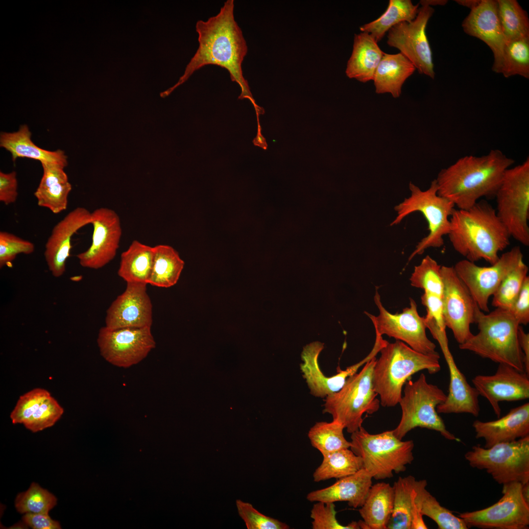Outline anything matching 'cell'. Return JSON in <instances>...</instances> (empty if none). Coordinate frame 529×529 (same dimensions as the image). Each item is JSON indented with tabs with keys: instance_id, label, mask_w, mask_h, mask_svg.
Masks as SVG:
<instances>
[{
	"instance_id": "6da1fadb",
	"label": "cell",
	"mask_w": 529,
	"mask_h": 529,
	"mask_svg": "<svg viewBox=\"0 0 529 529\" xmlns=\"http://www.w3.org/2000/svg\"><path fill=\"white\" fill-rule=\"evenodd\" d=\"M234 10V0H227L216 16L206 21L197 22L195 28L198 34V48L178 82L161 93V97L168 96L196 71L206 65H214L227 70L231 80L239 84L241 89L239 99H248L257 113L262 111L263 109L255 103L243 75L241 66L247 52V46L242 32L235 20Z\"/></svg>"
},
{
	"instance_id": "7a4b0ae2",
	"label": "cell",
	"mask_w": 529,
	"mask_h": 529,
	"mask_svg": "<svg viewBox=\"0 0 529 529\" xmlns=\"http://www.w3.org/2000/svg\"><path fill=\"white\" fill-rule=\"evenodd\" d=\"M514 162L498 149L461 158L439 173L437 194L459 209L470 208L482 197L495 198L505 171Z\"/></svg>"
},
{
	"instance_id": "3957f363",
	"label": "cell",
	"mask_w": 529,
	"mask_h": 529,
	"mask_svg": "<svg viewBox=\"0 0 529 529\" xmlns=\"http://www.w3.org/2000/svg\"><path fill=\"white\" fill-rule=\"evenodd\" d=\"M448 234L455 250L475 263L484 260L490 264L510 244V235L495 209L485 200L467 209H455L450 218Z\"/></svg>"
},
{
	"instance_id": "277c9868",
	"label": "cell",
	"mask_w": 529,
	"mask_h": 529,
	"mask_svg": "<svg viewBox=\"0 0 529 529\" xmlns=\"http://www.w3.org/2000/svg\"><path fill=\"white\" fill-rule=\"evenodd\" d=\"M379 352L373 370V384L384 407L398 404L403 386L412 375L423 370L435 374L441 369L438 352L424 354L400 340L386 341Z\"/></svg>"
},
{
	"instance_id": "5b68a950",
	"label": "cell",
	"mask_w": 529,
	"mask_h": 529,
	"mask_svg": "<svg viewBox=\"0 0 529 529\" xmlns=\"http://www.w3.org/2000/svg\"><path fill=\"white\" fill-rule=\"evenodd\" d=\"M475 323L479 332L459 344L460 349L525 371L524 356L518 339L520 325L508 310L496 308L488 313L479 310Z\"/></svg>"
},
{
	"instance_id": "8992f818",
	"label": "cell",
	"mask_w": 529,
	"mask_h": 529,
	"mask_svg": "<svg viewBox=\"0 0 529 529\" xmlns=\"http://www.w3.org/2000/svg\"><path fill=\"white\" fill-rule=\"evenodd\" d=\"M414 443L397 438L392 431L369 433L362 426L351 433L350 449L360 457L365 469L375 480H384L406 471L414 459Z\"/></svg>"
},
{
	"instance_id": "52a82bcc",
	"label": "cell",
	"mask_w": 529,
	"mask_h": 529,
	"mask_svg": "<svg viewBox=\"0 0 529 529\" xmlns=\"http://www.w3.org/2000/svg\"><path fill=\"white\" fill-rule=\"evenodd\" d=\"M376 360L375 357L367 361L359 372L347 379L339 390L325 398L323 412L330 414L349 433L362 426L364 413L372 414L380 408L373 384Z\"/></svg>"
},
{
	"instance_id": "ba28073f",
	"label": "cell",
	"mask_w": 529,
	"mask_h": 529,
	"mask_svg": "<svg viewBox=\"0 0 529 529\" xmlns=\"http://www.w3.org/2000/svg\"><path fill=\"white\" fill-rule=\"evenodd\" d=\"M446 397L441 389L427 382L424 374L415 381L409 379L398 403L402 416L397 427L392 430L394 435L402 440L409 431L420 427L437 431L448 440L459 441L447 430L436 411V407L444 402Z\"/></svg>"
},
{
	"instance_id": "9c48e42d",
	"label": "cell",
	"mask_w": 529,
	"mask_h": 529,
	"mask_svg": "<svg viewBox=\"0 0 529 529\" xmlns=\"http://www.w3.org/2000/svg\"><path fill=\"white\" fill-rule=\"evenodd\" d=\"M409 188L411 195L395 207L397 216L390 225L398 224L407 216L418 212L426 219L429 231L416 246L409 258L410 261L429 248H439L444 244L443 237L449 232L450 218L455 206L450 200L437 194L436 179L426 191H422L412 183L409 184Z\"/></svg>"
},
{
	"instance_id": "30bf717a",
	"label": "cell",
	"mask_w": 529,
	"mask_h": 529,
	"mask_svg": "<svg viewBox=\"0 0 529 529\" xmlns=\"http://www.w3.org/2000/svg\"><path fill=\"white\" fill-rule=\"evenodd\" d=\"M495 198L497 215L510 237L529 246V159L505 172Z\"/></svg>"
},
{
	"instance_id": "8fae6325",
	"label": "cell",
	"mask_w": 529,
	"mask_h": 529,
	"mask_svg": "<svg viewBox=\"0 0 529 529\" xmlns=\"http://www.w3.org/2000/svg\"><path fill=\"white\" fill-rule=\"evenodd\" d=\"M464 457L472 467L485 470L499 484L529 482V435L488 448L474 446Z\"/></svg>"
},
{
	"instance_id": "7c38bea8",
	"label": "cell",
	"mask_w": 529,
	"mask_h": 529,
	"mask_svg": "<svg viewBox=\"0 0 529 529\" xmlns=\"http://www.w3.org/2000/svg\"><path fill=\"white\" fill-rule=\"evenodd\" d=\"M410 306L401 313H391L383 305L378 289L374 300L379 313L375 316L365 312L372 321L376 334L385 335L402 341L414 350L424 354L436 353V345L427 336L424 317L419 315L415 301L410 298Z\"/></svg>"
},
{
	"instance_id": "4fadbf2b",
	"label": "cell",
	"mask_w": 529,
	"mask_h": 529,
	"mask_svg": "<svg viewBox=\"0 0 529 529\" xmlns=\"http://www.w3.org/2000/svg\"><path fill=\"white\" fill-rule=\"evenodd\" d=\"M503 496L486 508L460 513L458 516L468 528L482 529H527L529 504L522 492V484L512 482L503 485Z\"/></svg>"
},
{
	"instance_id": "5bb4252c",
	"label": "cell",
	"mask_w": 529,
	"mask_h": 529,
	"mask_svg": "<svg viewBox=\"0 0 529 529\" xmlns=\"http://www.w3.org/2000/svg\"><path fill=\"white\" fill-rule=\"evenodd\" d=\"M523 260L519 246L503 253L489 266H481L466 259L456 263L454 269L468 289L480 309L489 312L488 301L503 280Z\"/></svg>"
},
{
	"instance_id": "9a60e30c",
	"label": "cell",
	"mask_w": 529,
	"mask_h": 529,
	"mask_svg": "<svg viewBox=\"0 0 529 529\" xmlns=\"http://www.w3.org/2000/svg\"><path fill=\"white\" fill-rule=\"evenodd\" d=\"M97 343L105 361L124 368L142 361L156 347L151 327L110 329L104 326L99 330Z\"/></svg>"
},
{
	"instance_id": "2e32d148",
	"label": "cell",
	"mask_w": 529,
	"mask_h": 529,
	"mask_svg": "<svg viewBox=\"0 0 529 529\" xmlns=\"http://www.w3.org/2000/svg\"><path fill=\"white\" fill-rule=\"evenodd\" d=\"M443 283V315L446 327L453 332L459 344L472 335L471 324L475 323L480 309L467 288L457 274L454 266H441Z\"/></svg>"
},
{
	"instance_id": "e0dca14e",
	"label": "cell",
	"mask_w": 529,
	"mask_h": 529,
	"mask_svg": "<svg viewBox=\"0 0 529 529\" xmlns=\"http://www.w3.org/2000/svg\"><path fill=\"white\" fill-rule=\"evenodd\" d=\"M434 12L429 6L419 8L416 18L411 22H401L387 32V44L395 48L407 57L420 74L434 79L435 72L432 52L426 29Z\"/></svg>"
},
{
	"instance_id": "ac0fdd59",
	"label": "cell",
	"mask_w": 529,
	"mask_h": 529,
	"mask_svg": "<svg viewBox=\"0 0 529 529\" xmlns=\"http://www.w3.org/2000/svg\"><path fill=\"white\" fill-rule=\"evenodd\" d=\"M92 241L86 251L76 257L83 267L97 269L115 257L121 236L120 217L114 210L101 207L92 213Z\"/></svg>"
},
{
	"instance_id": "d6986e66",
	"label": "cell",
	"mask_w": 529,
	"mask_h": 529,
	"mask_svg": "<svg viewBox=\"0 0 529 529\" xmlns=\"http://www.w3.org/2000/svg\"><path fill=\"white\" fill-rule=\"evenodd\" d=\"M479 395L485 398L499 418L503 401H516L529 398V374L505 364H499L492 375H479L472 379Z\"/></svg>"
},
{
	"instance_id": "ffe728a7",
	"label": "cell",
	"mask_w": 529,
	"mask_h": 529,
	"mask_svg": "<svg viewBox=\"0 0 529 529\" xmlns=\"http://www.w3.org/2000/svg\"><path fill=\"white\" fill-rule=\"evenodd\" d=\"M146 285L127 283L124 291L107 310L105 326L110 329L151 327L152 305Z\"/></svg>"
},
{
	"instance_id": "44dd1931",
	"label": "cell",
	"mask_w": 529,
	"mask_h": 529,
	"mask_svg": "<svg viewBox=\"0 0 529 529\" xmlns=\"http://www.w3.org/2000/svg\"><path fill=\"white\" fill-rule=\"evenodd\" d=\"M324 348L323 343L315 341L305 346L301 353L302 363L300 370L310 393L314 397L326 398L339 390L347 379L357 373L367 361L376 357V354L370 353L359 362L347 367L345 370H338L334 376L325 375L320 368L319 355Z\"/></svg>"
},
{
	"instance_id": "7402d4cb",
	"label": "cell",
	"mask_w": 529,
	"mask_h": 529,
	"mask_svg": "<svg viewBox=\"0 0 529 529\" xmlns=\"http://www.w3.org/2000/svg\"><path fill=\"white\" fill-rule=\"evenodd\" d=\"M464 31L484 42L492 51V70L500 73L506 41L500 24L497 0H481L462 24Z\"/></svg>"
},
{
	"instance_id": "603a6c76",
	"label": "cell",
	"mask_w": 529,
	"mask_h": 529,
	"mask_svg": "<svg viewBox=\"0 0 529 529\" xmlns=\"http://www.w3.org/2000/svg\"><path fill=\"white\" fill-rule=\"evenodd\" d=\"M92 213L78 207L70 212L53 228L45 244V259L51 274L58 278L66 271L73 235L84 226L91 224Z\"/></svg>"
},
{
	"instance_id": "cb8c5ba5",
	"label": "cell",
	"mask_w": 529,
	"mask_h": 529,
	"mask_svg": "<svg viewBox=\"0 0 529 529\" xmlns=\"http://www.w3.org/2000/svg\"><path fill=\"white\" fill-rule=\"evenodd\" d=\"M437 340L448 365L450 375L448 394L445 401L436 407L437 413H465L478 416L480 411L478 391L470 385L456 365L449 348L447 336H442Z\"/></svg>"
},
{
	"instance_id": "d4e9b609",
	"label": "cell",
	"mask_w": 529,
	"mask_h": 529,
	"mask_svg": "<svg viewBox=\"0 0 529 529\" xmlns=\"http://www.w3.org/2000/svg\"><path fill=\"white\" fill-rule=\"evenodd\" d=\"M472 426L476 438L485 440L488 448L502 442H510L529 435V403L511 409L505 415L494 421L475 420Z\"/></svg>"
},
{
	"instance_id": "484cf974",
	"label": "cell",
	"mask_w": 529,
	"mask_h": 529,
	"mask_svg": "<svg viewBox=\"0 0 529 529\" xmlns=\"http://www.w3.org/2000/svg\"><path fill=\"white\" fill-rule=\"evenodd\" d=\"M372 476L362 468L352 475L337 479L328 487L309 493L307 499L312 502H347L351 507H361L372 485Z\"/></svg>"
},
{
	"instance_id": "4316f807",
	"label": "cell",
	"mask_w": 529,
	"mask_h": 529,
	"mask_svg": "<svg viewBox=\"0 0 529 529\" xmlns=\"http://www.w3.org/2000/svg\"><path fill=\"white\" fill-rule=\"evenodd\" d=\"M43 174L34 195L38 206L58 214L67 208L72 187L64 168L54 164H41Z\"/></svg>"
},
{
	"instance_id": "83f0119b",
	"label": "cell",
	"mask_w": 529,
	"mask_h": 529,
	"mask_svg": "<svg viewBox=\"0 0 529 529\" xmlns=\"http://www.w3.org/2000/svg\"><path fill=\"white\" fill-rule=\"evenodd\" d=\"M31 133L28 126L23 124L14 132H2L0 134V146L10 152L13 161L17 158H28L38 160L41 164H54L65 168L68 165L67 156L60 149L51 151L43 149L31 139Z\"/></svg>"
},
{
	"instance_id": "f1b7e54d",
	"label": "cell",
	"mask_w": 529,
	"mask_h": 529,
	"mask_svg": "<svg viewBox=\"0 0 529 529\" xmlns=\"http://www.w3.org/2000/svg\"><path fill=\"white\" fill-rule=\"evenodd\" d=\"M394 505V488L389 483L378 482L371 486L359 511L362 520L360 529H387Z\"/></svg>"
},
{
	"instance_id": "f546056e",
	"label": "cell",
	"mask_w": 529,
	"mask_h": 529,
	"mask_svg": "<svg viewBox=\"0 0 529 529\" xmlns=\"http://www.w3.org/2000/svg\"><path fill=\"white\" fill-rule=\"evenodd\" d=\"M384 52L368 33L355 34L353 51L347 65L346 75L365 83L373 80Z\"/></svg>"
},
{
	"instance_id": "4dcf8cb0",
	"label": "cell",
	"mask_w": 529,
	"mask_h": 529,
	"mask_svg": "<svg viewBox=\"0 0 529 529\" xmlns=\"http://www.w3.org/2000/svg\"><path fill=\"white\" fill-rule=\"evenodd\" d=\"M425 480H416L413 497L412 520L418 521L423 515L433 520L439 529H467L463 520L442 506L436 498L426 489Z\"/></svg>"
},
{
	"instance_id": "1f68e13d",
	"label": "cell",
	"mask_w": 529,
	"mask_h": 529,
	"mask_svg": "<svg viewBox=\"0 0 529 529\" xmlns=\"http://www.w3.org/2000/svg\"><path fill=\"white\" fill-rule=\"evenodd\" d=\"M415 70L413 64L400 52H384L373 79L376 93H389L394 97H398L404 83Z\"/></svg>"
},
{
	"instance_id": "d6a6232c",
	"label": "cell",
	"mask_w": 529,
	"mask_h": 529,
	"mask_svg": "<svg viewBox=\"0 0 529 529\" xmlns=\"http://www.w3.org/2000/svg\"><path fill=\"white\" fill-rule=\"evenodd\" d=\"M153 247L133 240L120 256L118 275L127 283L148 284L153 263Z\"/></svg>"
},
{
	"instance_id": "836d02e7",
	"label": "cell",
	"mask_w": 529,
	"mask_h": 529,
	"mask_svg": "<svg viewBox=\"0 0 529 529\" xmlns=\"http://www.w3.org/2000/svg\"><path fill=\"white\" fill-rule=\"evenodd\" d=\"M152 266L148 284L168 288L175 285L184 268V262L171 246L159 244L153 247Z\"/></svg>"
},
{
	"instance_id": "e575fe53",
	"label": "cell",
	"mask_w": 529,
	"mask_h": 529,
	"mask_svg": "<svg viewBox=\"0 0 529 529\" xmlns=\"http://www.w3.org/2000/svg\"><path fill=\"white\" fill-rule=\"evenodd\" d=\"M418 7V4L414 5L410 0H389L385 11L376 20L361 25L360 30L369 33L378 43L397 24L413 21Z\"/></svg>"
},
{
	"instance_id": "d590c367",
	"label": "cell",
	"mask_w": 529,
	"mask_h": 529,
	"mask_svg": "<svg viewBox=\"0 0 529 529\" xmlns=\"http://www.w3.org/2000/svg\"><path fill=\"white\" fill-rule=\"evenodd\" d=\"M362 468L361 458L350 448L343 449L323 456V460L313 472V478L316 482L332 478L339 479Z\"/></svg>"
},
{
	"instance_id": "8d00e7d4",
	"label": "cell",
	"mask_w": 529,
	"mask_h": 529,
	"mask_svg": "<svg viewBox=\"0 0 529 529\" xmlns=\"http://www.w3.org/2000/svg\"><path fill=\"white\" fill-rule=\"evenodd\" d=\"M415 481L413 476L409 475L399 477L394 483L393 510L387 529H411Z\"/></svg>"
},
{
	"instance_id": "74e56055",
	"label": "cell",
	"mask_w": 529,
	"mask_h": 529,
	"mask_svg": "<svg viewBox=\"0 0 529 529\" xmlns=\"http://www.w3.org/2000/svg\"><path fill=\"white\" fill-rule=\"evenodd\" d=\"M498 13L506 43L529 37L527 12L516 0H497Z\"/></svg>"
},
{
	"instance_id": "f35d334b",
	"label": "cell",
	"mask_w": 529,
	"mask_h": 529,
	"mask_svg": "<svg viewBox=\"0 0 529 529\" xmlns=\"http://www.w3.org/2000/svg\"><path fill=\"white\" fill-rule=\"evenodd\" d=\"M344 429L341 424L334 420L330 422H317L310 428L308 436L312 446L324 456L337 450L350 448V441L345 438Z\"/></svg>"
},
{
	"instance_id": "ab89813d",
	"label": "cell",
	"mask_w": 529,
	"mask_h": 529,
	"mask_svg": "<svg viewBox=\"0 0 529 529\" xmlns=\"http://www.w3.org/2000/svg\"><path fill=\"white\" fill-rule=\"evenodd\" d=\"M500 73L505 77L519 75L529 78V37L506 43Z\"/></svg>"
},
{
	"instance_id": "60d3db41",
	"label": "cell",
	"mask_w": 529,
	"mask_h": 529,
	"mask_svg": "<svg viewBox=\"0 0 529 529\" xmlns=\"http://www.w3.org/2000/svg\"><path fill=\"white\" fill-rule=\"evenodd\" d=\"M529 271L521 261L503 280L494 293L492 305L496 308L509 310L516 300Z\"/></svg>"
},
{
	"instance_id": "b9f144b4",
	"label": "cell",
	"mask_w": 529,
	"mask_h": 529,
	"mask_svg": "<svg viewBox=\"0 0 529 529\" xmlns=\"http://www.w3.org/2000/svg\"><path fill=\"white\" fill-rule=\"evenodd\" d=\"M56 497L38 483L32 482L25 491L20 493L15 501V506L21 514L48 513L57 504Z\"/></svg>"
},
{
	"instance_id": "7bdbcfd3",
	"label": "cell",
	"mask_w": 529,
	"mask_h": 529,
	"mask_svg": "<svg viewBox=\"0 0 529 529\" xmlns=\"http://www.w3.org/2000/svg\"><path fill=\"white\" fill-rule=\"evenodd\" d=\"M441 267L433 259L427 255L414 267L409 279L411 285L442 297L443 283Z\"/></svg>"
},
{
	"instance_id": "ee69618b",
	"label": "cell",
	"mask_w": 529,
	"mask_h": 529,
	"mask_svg": "<svg viewBox=\"0 0 529 529\" xmlns=\"http://www.w3.org/2000/svg\"><path fill=\"white\" fill-rule=\"evenodd\" d=\"M63 413V408L50 396L42 403L24 425L32 432L36 433L53 426Z\"/></svg>"
},
{
	"instance_id": "f6af8a7d",
	"label": "cell",
	"mask_w": 529,
	"mask_h": 529,
	"mask_svg": "<svg viewBox=\"0 0 529 529\" xmlns=\"http://www.w3.org/2000/svg\"><path fill=\"white\" fill-rule=\"evenodd\" d=\"M50 396L49 391L41 388L33 389L21 396L10 415L12 423L24 425Z\"/></svg>"
},
{
	"instance_id": "bcb514c9",
	"label": "cell",
	"mask_w": 529,
	"mask_h": 529,
	"mask_svg": "<svg viewBox=\"0 0 529 529\" xmlns=\"http://www.w3.org/2000/svg\"><path fill=\"white\" fill-rule=\"evenodd\" d=\"M311 509L310 516L313 529H359L358 522L347 525L340 524L336 518L334 503L316 502Z\"/></svg>"
},
{
	"instance_id": "7dc6e473",
	"label": "cell",
	"mask_w": 529,
	"mask_h": 529,
	"mask_svg": "<svg viewBox=\"0 0 529 529\" xmlns=\"http://www.w3.org/2000/svg\"><path fill=\"white\" fill-rule=\"evenodd\" d=\"M35 249L34 244L14 234L0 232V267L9 266L20 254L28 255Z\"/></svg>"
},
{
	"instance_id": "c3c4849f",
	"label": "cell",
	"mask_w": 529,
	"mask_h": 529,
	"mask_svg": "<svg viewBox=\"0 0 529 529\" xmlns=\"http://www.w3.org/2000/svg\"><path fill=\"white\" fill-rule=\"evenodd\" d=\"M240 516L248 529H289L286 523L260 513L253 505L240 500L236 501Z\"/></svg>"
},
{
	"instance_id": "681fc988",
	"label": "cell",
	"mask_w": 529,
	"mask_h": 529,
	"mask_svg": "<svg viewBox=\"0 0 529 529\" xmlns=\"http://www.w3.org/2000/svg\"><path fill=\"white\" fill-rule=\"evenodd\" d=\"M520 325L529 322V277L525 278L520 292L511 308L508 310Z\"/></svg>"
},
{
	"instance_id": "f907efd6",
	"label": "cell",
	"mask_w": 529,
	"mask_h": 529,
	"mask_svg": "<svg viewBox=\"0 0 529 529\" xmlns=\"http://www.w3.org/2000/svg\"><path fill=\"white\" fill-rule=\"evenodd\" d=\"M421 303L426 307L427 314L425 316L432 319L437 326L442 330H445L443 315L442 297L428 291H424L421 297Z\"/></svg>"
},
{
	"instance_id": "816d5d0a",
	"label": "cell",
	"mask_w": 529,
	"mask_h": 529,
	"mask_svg": "<svg viewBox=\"0 0 529 529\" xmlns=\"http://www.w3.org/2000/svg\"><path fill=\"white\" fill-rule=\"evenodd\" d=\"M18 185L15 171L8 173L0 171V201L6 205L15 203L18 196Z\"/></svg>"
},
{
	"instance_id": "f5cc1de1",
	"label": "cell",
	"mask_w": 529,
	"mask_h": 529,
	"mask_svg": "<svg viewBox=\"0 0 529 529\" xmlns=\"http://www.w3.org/2000/svg\"><path fill=\"white\" fill-rule=\"evenodd\" d=\"M23 521L27 526L33 529H60L59 522L50 518L48 513H25Z\"/></svg>"
},
{
	"instance_id": "db71d44e",
	"label": "cell",
	"mask_w": 529,
	"mask_h": 529,
	"mask_svg": "<svg viewBox=\"0 0 529 529\" xmlns=\"http://www.w3.org/2000/svg\"><path fill=\"white\" fill-rule=\"evenodd\" d=\"M518 335L520 346L524 356L525 371L529 374V334L526 333L520 325Z\"/></svg>"
},
{
	"instance_id": "11a10c76",
	"label": "cell",
	"mask_w": 529,
	"mask_h": 529,
	"mask_svg": "<svg viewBox=\"0 0 529 529\" xmlns=\"http://www.w3.org/2000/svg\"><path fill=\"white\" fill-rule=\"evenodd\" d=\"M455 1L460 5L472 10L480 3L481 0H457Z\"/></svg>"
},
{
	"instance_id": "9f6ffc18",
	"label": "cell",
	"mask_w": 529,
	"mask_h": 529,
	"mask_svg": "<svg viewBox=\"0 0 529 529\" xmlns=\"http://www.w3.org/2000/svg\"><path fill=\"white\" fill-rule=\"evenodd\" d=\"M448 2V0H421L420 1V4L422 6H429L432 7V6L436 5H445Z\"/></svg>"
},
{
	"instance_id": "6f0895ef",
	"label": "cell",
	"mask_w": 529,
	"mask_h": 529,
	"mask_svg": "<svg viewBox=\"0 0 529 529\" xmlns=\"http://www.w3.org/2000/svg\"><path fill=\"white\" fill-rule=\"evenodd\" d=\"M260 130L259 128L257 135L253 140V143L255 145H258L265 149L267 147V144L265 139L261 135Z\"/></svg>"
},
{
	"instance_id": "680465c9",
	"label": "cell",
	"mask_w": 529,
	"mask_h": 529,
	"mask_svg": "<svg viewBox=\"0 0 529 529\" xmlns=\"http://www.w3.org/2000/svg\"><path fill=\"white\" fill-rule=\"evenodd\" d=\"M522 492L524 499L529 504V482L522 484Z\"/></svg>"
}]
</instances>
